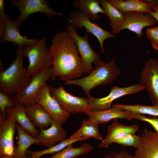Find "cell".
<instances>
[{
	"mask_svg": "<svg viewBox=\"0 0 158 158\" xmlns=\"http://www.w3.org/2000/svg\"><path fill=\"white\" fill-rule=\"evenodd\" d=\"M51 42L49 49L53 58L52 80L58 77L76 79L84 73L77 47L66 31L58 32L51 40Z\"/></svg>",
	"mask_w": 158,
	"mask_h": 158,
	"instance_id": "1",
	"label": "cell"
},
{
	"mask_svg": "<svg viewBox=\"0 0 158 158\" xmlns=\"http://www.w3.org/2000/svg\"><path fill=\"white\" fill-rule=\"evenodd\" d=\"M24 56L21 47H18L15 59L6 70H4L0 61V92L12 96L22 91L29 84L31 76L23 66Z\"/></svg>",
	"mask_w": 158,
	"mask_h": 158,
	"instance_id": "2",
	"label": "cell"
},
{
	"mask_svg": "<svg viewBox=\"0 0 158 158\" xmlns=\"http://www.w3.org/2000/svg\"><path fill=\"white\" fill-rule=\"evenodd\" d=\"M94 63L95 66L87 76L74 80L60 78L64 81V84L78 86L88 96L91 90L99 85L105 86L116 79L121 73L114 60L106 63L99 59Z\"/></svg>",
	"mask_w": 158,
	"mask_h": 158,
	"instance_id": "3",
	"label": "cell"
},
{
	"mask_svg": "<svg viewBox=\"0 0 158 158\" xmlns=\"http://www.w3.org/2000/svg\"><path fill=\"white\" fill-rule=\"evenodd\" d=\"M21 48L24 56L28 59L27 70L31 76L52 65L53 58L44 37L38 40L33 46L25 45Z\"/></svg>",
	"mask_w": 158,
	"mask_h": 158,
	"instance_id": "4",
	"label": "cell"
},
{
	"mask_svg": "<svg viewBox=\"0 0 158 158\" xmlns=\"http://www.w3.org/2000/svg\"><path fill=\"white\" fill-rule=\"evenodd\" d=\"M11 3L19 10L20 15L15 22L19 27L21 26L23 22L31 14L37 12L44 13L50 19L56 16L62 17L70 22V19L65 17L63 13L57 12L49 7L45 0H13Z\"/></svg>",
	"mask_w": 158,
	"mask_h": 158,
	"instance_id": "5",
	"label": "cell"
},
{
	"mask_svg": "<svg viewBox=\"0 0 158 158\" xmlns=\"http://www.w3.org/2000/svg\"><path fill=\"white\" fill-rule=\"evenodd\" d=\"M50 92L62 107L70 114H77L91 110L87 98L75 96L61 85L56 88L47 85Z\"/></svg>",
	"mask_w": 158,
	"mask_h": 158,
	"instance_id": "6",
	"label": "cell"
},
{
	"mask_svg": "<svg viewBox=\"0 0 158 158\" xmlns=\"http://www.w3.org/2000/svg\"><path fill=\"white\" fill-rule=\"evenodd\" d=\"M66 32L75 42L80 54L84 69V73H90L93 68L92 64L100 59V55L95 53L91 47L88 40V34L79 35L76 29L69 23L66 25Z\"/></svg>",
	"mask_w": 158,
	"mask_h": 158,
	"instance_id": "7",
	"label": "cell"
},
{
	"mask_svg": "<svg viewBox=\"0 0 158 158\" xmlns=\"http://www.w3.org/2000/svg\"><path fill=\"white\" fill-rule=\"evenodd\" d=\"M52 68L51 67L32 76L30 82L22 91L14 95L16 102L25 106L37 103V95L41 87L52 76Z\"/></svg>",
	"mask_w": 158,
	"mask_h": 158,
	"instance_id": "8",
	"label": "cell"
},
{
	"mask_svg": "<svg viewBox=\"0 0 158 158\" xmlns=\"http://www.w3.org/2000/svg\"><path fill=\"white\" fill-rule=\"evenodd\" d=\"M36 101L37 103L48 113L53 121L59 125H63L70 116V114L65 110L52 96L47 84L39 90L37 95Z\"/></svg>",
	"mask_w": 158,
	"mask_h": 158,
	"instance_id": "9",
	"label": "cell"
},
{
	"mask_svg": "<svg viewBox=\"0 0 158 158\" xmlns=\"http://www.w3.org/2000/svg\"><path fill=\"white\" fill-rule=\"evenodd\" d=\"M145 89L140 83L126 87L114 85L109 94L105 97L97 98L89 95L86 98L91 110L102 111L110 108L112 102L116 99L127 95L137 93Z\"/></svg>",
	"mask_w": 158,
	"mask_h": 158,
	"instance_id": "10",
	"label": "cell"
},
{
	"mask_svg": "<svg viewBox=\"0 0 158 158\" xmlns=\"http://www.w3.org/2000/svg\"><path fill=\"white\" fill-rule=\"evenodd\" d=\"M70 20L75 28L80 29L84 27L86 33H90L98 39L101 52H105L104 43L108 38H115V35L102 29L98 24L93 23L81 12L75 11L70 14Z\"/></svg>",
	"mask_w": 158,
	"mask_h": 158,
	"instance_id": "11",
	"label": "cell"
},
{
	"mask_svg": "<svg viewBox=\"0 0 158 158\" xmlns=\"http://www.w3.org/2000/svg\"><path fill=\"white\" fill-rule=\"evenodd\" d=\"M140 83L145 87L153 105H158V60L150 59L140 74Z\"/></svg>",
	"mask_w": 158,
	"mask_h": 158,
	"instance_id": "12",
	"label": "cell"
},
{
	"mask_svg": "<svg viewBox=\"0 0 158 158\" xmlns=\"http://www.w3.org/2000/svg\"><path fill=\"white\" fill-rule=\"evenodd\" d=\"M123 22L118 30V34L121 30L126 29L135 33L137 37L141 38L143 35L145 28L155 25L157 23L155 19L149 13L138 12L123 13Z\"/></svg>",
	"mask_w": 158,
	"mask_h": 158,
	"instance_id": "13",
	"label": "cell"
},
{
	"mask_svg": "<svg viewBox=\"0 0 158 158\" xmlns=\"http://www.w3.org/2000/svg\"><path fill=\"white\" fill-rule=\"evenodd\" d=\"M17 129V123L6 116L5 119L0 114V156L13 157L15 147L14 137Z\"/></svg>",
	"mask_w": 158,
	"mask_h": 158,
	"instance_id": "14",
	"label": "cell"
},
{
	"mask_svg": "<svg viewBox=\"0 0 158 158\" xmlns=\"http://www.w3.org/2000/svg\"><path fill=\"white\" fill-rule=\"evenodd\" d=\"M139 128L137 124L126 125L121 123L117 119H114L112 123L107 128V134L105 138L101 140L97 147L107 148L112 144L116 143L127 135L135 134Z\"/></svg>",
	"mask_w": 158,
	"mask_h": 158,
	"instance_id": "15",
	"label": "cell"
},
{
	"mask_svg": "<svg viewBox=\"0 0 158 158\" xmlns=\"http://www.w3.org/2000/svg\"><path fill=\"white\" fill-rule=\"evenodd\" d=\"M133 156L134 158H158V134L145 129Z\"/></svg>",
	"mask_w": 158,
	"mask_h": 158,
	"instance_id": "16",
	"label": "cell"
},
{
	"mask_svg": "<svg viewBox=\"0 0 158 158\" xmlns=\"http://www.w3.org/2000/svg\"><path fill=\"white\" fill-rule=\"evenodd\" d=\"M6 116L19 124L20 126L30 135L34 138L37 137L40 130L36 128L29 118L23 104L16 102L14 107L6 109Z\"/></svg>",
	"mask_w": 158,
	"mask_h": 158,
	"instance_id": "17",
	"label": "cell"
},
{
	"mask_svg": "<svg viewBox=\"0 0 158 158\" xmlns=\"http://www.w3.org/2000/svg\"><path fill=\"white\" fill-rule=\"evenodd\" d=\"M88 119L98 124L108 122L112 120L117 118H125L128 120L133 119V112L128 110H122L116 104H113L109 109L99 111L90 110L85 112Z\"/></svg>",
	"mask_w": 158,
	"mask_h": 158,
	"instance_id": "18",
	"label": "cell"
},
{
	"mask_svg": "<svg viewBox=\"0 0 158 158\" xmlns=\"http://www.w3.org/2000/svg\"><path fill=\"white\" fill-rule=\"evenodd\" d=\"M62 126L53 121L49 128L40 129L37 138L39 141L38 145L48 148L67 138V133Z\"/></svg>",
	"mask_w": 158,
	"mask_h": 158,
	"instance_id": "19",
	"label": "cell"
},
{
	"mask_svg": "<svg viewBox=\"0 0 158 158\" xmlns=\"http://www.w3.org/2000/svg\"><path fill=\"white\" fill-rule=\"evenodd\" d=\"M5 23L6 28L1 37V42H12L19 47H22L25 45L33 46L38 40L36 38L29 39L26 36H22L19 32V27L15 21H13L9 18L6 20Z\"/></svg>",
	"mask_w": 158,
	"mask_h": 158,
	"instance_id": "20",
	"label": "cell"
},
{
	"mask_svg": "<svg viewBox=\"0 0 158 158\" xmlns=\"http://www.w3.org/2000/svg\"><path fill=\"white\" fill-rule=\"evenodd\" d=\"M25 107L28 116L36 127L42 129L51 126L52 118L40 104L35 103Z\"/></svg>",
	"mask_w": 158,
	"mask_h": 158,
	"instance_id": "21",
	"label": "cell"
},
{
	"mask_svg": "<svg viewBox=\"0 0 158 158\" xmlns=\"http://www.w3.org/2000/svg\"><path fill=\"white\" fill-rule=\"evenodd\" d=\"M108 1L123 13L138 12L150 13L153 11L150 4L145 0H110Z\"/></svg>",
	"mask_w": 158,
	"mask_h": 158,
	"instance_id": "22",
	"label": "cell"
},
{
	"mask_svg": "<svg viewBox=\"0 0 158 158\" xmlns=\"http://www.w3.org/2000/svg\"><path fill=\"white\" fill-rule=\"evenodd\" d=\"M17 130L18 135L17 146L15 147L14 158H28L26 155L28 148L34 144L38 145L39 141L37 138H34L25 131L17 124Z\"/></svg>",
	"mask_w": 158,
	"mask_h": 158,
	"instance_id": "23",
	"label": "cell"
},
{
	"mask_svg": "<svg viewBox=\"0 0 158 158\" xmlns=\"http://www.w3.org/2000/svg\"><path fill=\"white\" fill-rule=\"evenodd\" d=\"M73 6L78 8L91 20L100 19L99 13L105 14L98 0H75L73 2Z\"/></svg>",
	"mask_w": 158,
	"mask_h": 158,
	"instance_id": "24",
	"label": "cell"
},
{
	"mask_svg": "<svg viewBox=\"0 0 158 158\" xmlns=\"http://www.w3.org/2000/svg\"><path fill=\"white\" fill-rule=\"evenodd\" d=\"M101 7L108 17L110 23L112 33L118 34V30L124 20V13L106 0H98Z\"/></svg>",
	"mask_w": 158,
	"mask_h": 158,
	"instance_id": "25",
	"label": "cell"
},
{
	"mask_svg": "<svg viewBox=\"0 0 158 158\" xmlns=\"http://www.w3.org/2000/svg\"><path fill=\"white\" fill-rule=\"evenodd\" d=\"M91 137L98 140H102L98 126L96 122L89 119H84L80 128L76 132L73 133L70 137L71 139H78L83 138L87 139Z\"/></svg>",
	"mask_w": 158,
	"mask_h": 158,
	"instance_id": "26",
	"label": "cell"
},
{
	"mask_svg": "<svg viewBox=\"0 0 158 158\" xmlns=\"http://www.w3.org/2000/svg\"><path fill=\"white\" fill-rule=\"evenodd\" d=\"M73 144L68 145L50 158H77L84 156L94 149L93 146L87 143H83L78 147H74Z\"/></svg>",
	"mask_w": 158,
	"mask_h": 158,
	"instance_id": "27",
	"label": "cell"
},
{
	"mask_svg": "<svg viewBox=\"0 0 158 158\" xmlns=\"http://www.w3.org/2000/svg\"><path fill=\"white\" fill-rule=\"evenodd\" d=\"M87 139L85 138L73 139L69 138L57 144L46 149L38 151L27 150L26 153H29L31 155V157L30 158H40L43 155L48 154L54 155L62 151L70 144Z\"/></svg>",
	"mask_w": 158,
	"mask_h": 158,
	"instance_id": "28",
	"label": "cell"
},
{
	"mask_svg": "<svg viewBox=\"0 0 158 158\" xmlns=\"http://www.w3.org/2000/svg\"><path fill=\"white\" fill-rule=\"evenodd\" d=\"M116 104L122 110H128L137 114H148L158 117V105L148 106L139 104Z\"/></svg>",
	"mask_w": 158,
	"mask_h": 158,
	"instance_id": "29",
	"label": "cell"
},
{
	"mask_svg": "<svg viewBox=\"0 0 158 158\" xmlns=\"http://www.w3.org/2000/svg\"><path fill=\"white\" fill-rule=\"evenodd\" d=\"M16 104L14 96H10L4 93L0 92V111L5 118H6V109L14 107Z\"/></svg>",
	"mask_w": 158,
	"mask_h": 158,
	"instance_id": "30",
	"label": "cell"
},
{
	"mask_svg": "<svg viewBox=\"0 0 158 158\" xmlns=\"http://www.w3.org/2000/svg\"><path fill=\"white\" fill-rule=\"evenodd\" d=\"M140 135L135 134L128 135L117 141L116 143L124 147H133L137 148L139 145Z\"/></svg>",
	"mask_w": 158,
	"mask_h": 158,
	"instance_id": "31",
	"label": "cell"
},
{
	"mask_svg": "<svg viewBox=\"0 0 158 158\" xmlns=\"http://www.w3.org/2000/svg\"><path fill=\"white\" fill-rule=\"evenodd\" d=\"M146 35L153 48L158 51V25L147 29Z\"/></svg>",
	"mask_w": 158,
	"mask_h": 158,
	"instance_id": "32",
	"label": "cell"
},
{
	"mask_svg": "<svg viewBox=\"0 0 158 158\" xmlns=\"http://www.w3.org/2000/svg\"><path fill=\"white\" fill-rule=\"evenodd\" d=\"M132 118L148 123L154 128L156 131V132L158 134V118H150L133 112Z\"/></svg>",
	"mask_w": 158,
	"mask_h": 158,
	"instance_id": "33",
	"label": "cell"
},
{
	"mask_svg": "<svg viewBox=\"0 0 158 158\" xmlns=\"http://www.w3.org/2000/svg\"><path fill=\"white\" fill-rule=\"evenodd\" d=\"M9 18L8 16L4 12V1L0 0V36L2 37L4 35L5 28V21Z\"/></svg>",
	"mask_w": 158,
	"mask_h": 158,
	"instance_id": "34",
	"label": "cell"
},
{
	"mask_svg": "<svg viewBox=\"0 0 158 158\" xmlns=\"http://www.w3.org/2000/svg\"><path fill=\"white\" fill-rule=\"evenodd\" d=\"M103 158H134L128 152L123 150L118 152H112Z\"/></svg>",
	"mask_w": 158,
	"mask_h": 158,
	"instance_id": "35",
	"label": "cell"
},
{
	"mask_svg": "<svg viewBox=\"0 0 158 158\" xmlns=\"http://www.w3.org/2000/svg\"><path fill=\"white\" fill-rule=\"evenodd\" d=\"M150 5L153 11L150 13L158 22V6L150 3L149 0H145Z\"/></svg>",
	"mask_w": 158,
	"mask_h": 158,
	"instance_id": "36",
	"label": "cell"
},
{
	"mask_svg": "<svg viewBox=\"0 0 158 158\" xmlns=\"http://www.w3.org/2000/svg\"><path fill=\"white\" fill-rule=\"evenodd\" d=\"M149 1L152 4L158 6V0H149Z\"/></svg>",
	"mask_w": 158,
	"mask_h": 158,
	"instance_id": "37",
	"label": "cell"
},
{
	"mask_svg": "<svg viewBox=\"0 0 158 158\" xmlns=\"http://www.w3.org/2000/svg\"><path fill=\"white\" fill-rule=\"evenodd\" d=\"M0 158H14L13 157L8 156H0Z\"/></svg>",
	"mask_w": 158,
	"mask_h": 158,
	"instance_id": "38",
	"label": "cell"
}]
</instances>
